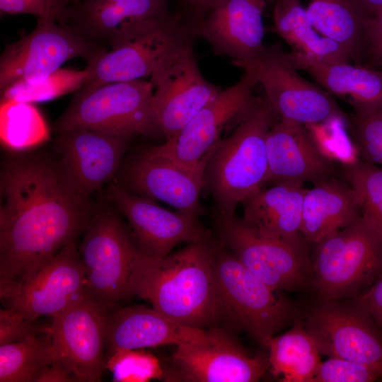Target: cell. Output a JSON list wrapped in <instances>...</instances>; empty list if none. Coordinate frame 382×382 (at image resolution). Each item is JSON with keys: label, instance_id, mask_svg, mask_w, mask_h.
<instances>
[{"label": "cell", "instance_id": "obj_1", "mask_svg": "<svg viewBox=\"0 0 382 382\" xmlns=\"http://www.w3.org/2000/svg\"><path fill=\"white\" fill-rule=\"evenodd\" d=\"M0 294L33 278L83 233L96 209L57 159L15 155L1 173Z\"/></svg>", "mask_w": 382, "mask_h": 382}, {"label": "cell", "instance_id": "obj_2", "mask_svg": "<svg viewBox=\"0 0 382 382\" xmlns=\"http://www.w3.org/2000/svg\"><path fill=\"white\" fill-rule=\"evenodd\" d=\"M209 239L154 259L141 253L132 284V296L148 301L157 311L188 327L217 324L214 255Z\"/></svg>", "mask_w": 382, "mask_h": 382}, {"label": "cell", "instance_id": "obj_3", "mask_svg": "<svg viewBox=\"0 0 382 382\" xmlns=\"http://www.w3.org/2000/svg\"><path fill=\"white\" fill-rule=\"evenodd\" d=\"M277 119L266 97L259 96L232 133L212 149L204 168V187L213 198L218 225L233 219L238 205L264 185L267 137Z\"/></svg>", "mask_w": 382, "mask_h": 382}, {"label": "cell", "instance_id": "obj_4", "mask_svg": "<svg viewBox=\"0 0 382 382\" xmlns=\"http://www.w3.org/2000/svg\"><path fill=\"white\" fill-rule=\"evenodd\" d=\"M213 265L218 325L243 332L262 345L302 316L295 302L256 278L218 242Z\"/></svg>", "mask_w": 382, "mask_h": 382}, {"label": "cell", "instance_id": "obj_5", "mask_svg": "<svg viewBox=\"0 0 382 382\" xmlns=\"http://www.w3.org/2000/svg\"><path fill=\"white\" fill-rule=\"evenodd\" d=\"M312 246L317 299H354L382 274V236L361 216Z\"/></svg>", "mask_w": 382, "mask_h": 382}, {"label": "cell", "instance_id": "obj_6", "mask_svg": "<svg viewBox=\"0 0 382 382\" xmlns=\"http://www.w3.org/2000/svg\"><path fill=\"white\" fill-rule=\"evenodd\" d=\"M195 38L178 14L132 23L110 40V50H104L88 64L91 76L82 88L151 76L171 55L192 45Z\"/></svg>", "mask_w": 382, "mask_h": 382}, {"label": "cell", "instance_id": "obj_7", "mask_svg": "<svg viewBox=\"0 0 382 382\" xmlns=\"http://www.w3.org/2000/svg\"><path fill=\"white\" fill-rule=\"evenodd\" d=\"M154 88L142 79L81 88L55 121L57 133L76 129L131 137L162 134L153 107Z\"/></svg>", "mask_w": 382, "mask_h": 382}, {"label": "cell", "instance_id": "obj_8", "mask_svg": "<svg viewBox=\"0 0 382 382\" xmlns=\"http://www.w3.org/2000/svg\"><path fill=\"white\" fill-rule=\"evenodd\" d=\"M79 248L88 294L110 309L132 297V284L141 253L132 231L109 207L96 209Z\"/></svg>", "mask_w": 382, "mask_h": 382}, {"label": "cell", "instance_id": "obj_9", "mask_svg": "<svg viewBox=\"0 0 382 382\" xmlns=\"http://www.w3.org/2000/svg\"><path fill=\"white\" fill-rule=\"evenodd\" d=\"M231 63L250 73L262 86L278 119L304 126L332 120L346 122L348 115L332 96L301 77L279 44L265 45L256 55Z\"/></svg>", "mask_w": 382, "mask_h": 382}, {"label": "cell", "instance_id": "obj_10", "mask_svg": "<svg viewBox=\"0 0 382 382\" xmlns=\"http://www.w3.org/2000/svg\"><path fill=\"white\" fill-rule=\"evenodd\" d=\"M103 50L78 28L38 18L33 32L8 44L3 51L0 91L19 81L42 79L73 58L83 57L90 64Z\"/></svg>", "mask_w": 382, "mask_h": 382}, {"label": "cell", "instance_id": "obj_11", "mask_svg": "<svg viewBox=\"0 0 382 382\" xmlns=\"http://www.w3.org/2000/svg\"><path fill=\"white\" fill-rule=\"evenodd\" d=\"M320 355L371 365L382 371V331L351 299H317L302 314Z\"/></svg>", "mask_w": 382, "mask_h": 382}, {"label": "cell", "instance_id": "obj_12", "mask_svg": "<svg viewBox=\"0 0 382 382\" xmlns=\"http://www.w3.org/2000/svg\"><path fill=\"white\" fill-rule=\"evenodd\" d=\"M166 381L255 382L269 371L267 354L250 356L224 327L205 329L198 340L176 346Z\"/></svg>", "mask_w": 382, "mask_h": 382}, {"label": "cell", "instance_id": "obj_13", "mask_svg": "<svg viewBox=\"0 0 382 382\" xmlns=\"http://www.w3.org/2000/svg\"><path fill=\"white\" fill-rule=\"evenodd\" d=\"M218 226V243L264 284L281 291L313 290L310 251L262 236L236 216Z\"/></svg>", "mask_w": 382, "mask_h": 382}, {"label": "cell", "instance_id": "obj_14", "mask_svg": "<svg viewBox=\"0 0 382 382\" xmlns=\"http://www.w3.org/2000/svg\"><path fill=\"white\" fill-rule=\"evenodd\" d=\"M257 84L248 72L243 71L233 85L221 90L180 131L172 141L151 147V150L182 168L196 169L221 139L222 132L236 126L255 105Z\"/></svg>", "mask_w": 382, "mask_h": 382}, {"label": "cell", "instance_id": "obj_15", "mask_svg": "<svg viewBox=\"0 0 382 382\" xmlns=\"http://www.w3.org/2000/svg\"><path fill=\"white\" fill-rule=\"evenodd\" d=\"M108 313L87 293L52 316L50 327L52 361L66 367L77 381H100L107 369Z\"/></svg>", "mask_w": 382, "mask_h": 382}, {"label": "cell", "instance_id": "obj_16", "mask_svg": "<svg viewBox=\"0 0 382 382\" xmlns=\"http://www.w3.org/2000/svg\"><path fill=\"white\" fill-rule=\"evenodd\" d=\"M153 107L166 141H172L222 90L201 74L187 45L168 58L151 76Z\"/></svg>", "mask_w": 382, "mask_h": 382}, {"label": "cell", "instance_id": "obj_17", "mask_svg": "<svg viewBox=\"0 0 382 382\" xmlns=\"http://www.w3.org/2000/svg\"><path fill=\"white\" fill-rule=\"evenodd\" d=\"M106 197L127 219L137 246L150 257L163 258L178 244L210 238L198 218L164 209L117 183L108 187Z\"/></svg>", "mask_w": 382, "mask_h": 382}, {"label": "cell", "instance_id": "obj_18", "mask_svg": "<svg viewBox=\"0 0 382 382\" xmlns=\"http://www.w3.org/2000/svg\"><path fill=\"white\" fill-rule=\"evenodd\" d=\"M87 293L83 265L75 241H71L33 278L0 297L8 307L36 320L52 317Z\"/></svg>", "mask_w": 382, "mask_h": 382}, {"label": "cell", "instance_id": "obj_19", "mask_svg": "<svg viewBox=\"0 0 382 382\" xmlns=\"http://www.w3.org/2000/svg\"><path fill=\"white\" fill-rule=\"evenodd\" d=\"M211 151L196 169L189 170L147 149L125 166L123 179L127 186H123L198 218L202 212L199 195L204 187V168Z\"/></svg>", "mask_w": 382, "mask_h": 382}, {"label": "cell", "instance_id": "obj_20", "mask_svg": "<svg viewBox=\"0 0 382 382\" xmlns=\"http://www.w3.org/2000/svg\"><path fill=\"white\" fill-rule=\"evenodd\" d=\"M129 137L76 129L57 133L54 150L75 189L91 198L118 170Z\"/></svg>", "mask_w": 382, "mask_h": 382}, {"label": "cell", "instance_id": "obj_21", "mask_svg": "<svg viewBox=\"0 0 382 382\" xmlns=\"http://www.w3.org/2000/svg\"><path fill=\"white\" fill-rule=\"evenodd\" d=\"M267 173L265 184L313 185L338 175L334 161L317 146L306 126L277 119L266 140Z\"/></svg>", "mask_w": 382, "mask_h": 382}, {"label": "cell", "instance_id": "obj_22", "mask_svg": "<svg viewBox=\"0 0 382 382\" xmlns=\"http://www.w3.org/2000/svg\"><path fill=\"white\" fill-rule=\"evenodd\" d=\"M265 0H224L195 29L218 54L232 60L249 59L264 47Z\"/></svg>", "mask_w": 382, "mask_h": 382}, {"label": "cell", "instance_id": "obj_23", "mask_svg": "<svg viewBox=\"0 0 382 382\" xmlns=\"http://www.w3.org/2000/svg\"><path fill=\"white\" fill-rule=\"evenodd\" d=\"M204 330L184 325L153 307H124L108 314L105 347L109 354L123 349L178 346L198 340Z\"/></svg>", "mask_w": 382, "mask_h": 382}, {"label": "cell", "instance_id": "obj_24", "mask_svg": "<svg viewBox=\"0 0 382 382\" xmlns=\"http://www.w3.org/2000/svg\"><path fill=\"white\" fill-rule=\"evenodd\" d=\"M288 57L296 70L308 73L330 95L342 98L353 109V115L365 116L382 110V69L328 62L289 52Z\"/></svg>", "mask_w": 382, "mask_h": 382}, {"label": "cell", "instance_id": "obj_25", "mask_svg": "<svg viewBox=\"0 0 382 382\" xmlns=\"http://www.w3.org/2000/svg\"><path fill=\"white\" fill-rule=\"evenodd\" d=\"M303 185L274 183L259 187L241 202L243 220L260 234L309 251L301 232Z\"/></svg>", "mask_w": 382, "mask_h": 382}, {"label": "cell", "instance_id": "obj_26", "mask_svg": "<svg viewBox=\"0 0 382 382\" xmlns=\"http://www.w3.org/2000/svg\"><path fill=\"white\" fill-rule=\"evenodd\" d=\"M361 216L356 195L340 174L307 189L302 205L301 232L312 245Z\"/></svg>", "mask_w": 382, "mask_h": 382}, {"label": "cell", "instance_id": "obj_27", "mask_svg": "<svg viewBox=\"0 0 382 382\" xmlns=\"http://www.w3.org/2000/svg\"><path fill=\"white\" fill-rule=\"evenodd\" d=\"M314 28L364 65L366 32L372 16L359 0H300Z\"/></svg>", "mask_w": 382, "mask_h": 382}, {"label": "cell", "instance_id": "obj_28", "mask_svg": "<svg viewBox=\"0 0 382 382\" xmlns=\"http://www.w3.org/2000/svg\"><path fill=\"white\" fill-rule=\"evenodd\" d=\"M169 13L167 0H84L71 8L78 29L112 40L136 21Z\"/></svg>", "mask_w": 382, "mask_h": 382}, {"label": "cell", "instance_id": "obj_29", "mask_svg": "<svg viewBox=\"0 0 382 382\" xmlns=\"http://www.w3.org/2000/svg\"><path fill=\"white\" fill-rule=\"evenodd\" d=\"M272 16L274 31L292 52L328 62H352L340 45L314 28L300 0H276Z\"/></svg>", "mask_w": 382, "mask_h": 382}, {"label": "cell", "instance_id": "obj_30", "mask_svg": "<svg viewBox=\"0 0 382 382\" xmlns=\"http://www.w3.org/2000/svg\"><path fill=\"white\" fill-rule=\"evenodd\" d=\"M262 345L267 350L269 371L282 382H311L321 361L302 316L290 330L269 338Z\"/></svg>", "mask_w": 382, "mask_h": 382}, {"label": "cell", "instance_id": "obj_31", "mask_svg": "<svg viewBox=\"0 0 382 382\" xmlns=\"http://www.w3.org/2000/svg\"><path fill=\"white\" fill-rule=\"evenodd\" d=\"M52 361L50 328L21 341L0 345V382H38Z\"/></svg>", "mask_w": 382, "mask_h": 382}, {"label": "cell", "instance_id": "obj_32", "mask_svg": "<svg viewBox=\"0 0 382 382\" xmlns=\"http://www.w3.org/2000/svg\"><path fill=\"white\" fill-rule=\"evenodd\" d=\"M0 138L8 150L22 152L50 139V130L40 110L32 103L1 100Z\"/></svg>", "mask_w": 382, "mask_h": 382}, {"label": "cell", "instance_id": "obj_33", "mask_svg": "<svg viewBox=\"0 0 382 382\" xmlns=\"http://www.w3.org/2000/svg\"><path fill=\"white\" fill-rule=\"evenodd\" d=\"M91 66L82 70L60 68L50 75L35 81H22L1 92V100L38 103L51 100L79 91L89 80Z\"/></svg>", "mask_w": 382, "mask_h": 382}, {"label": "cell", "instance_id": "obj_34", "mask_svg": "<svg viewBox=\"0 0 382 382\" xmlns=\"http://www.w3.org/2000/svg\"><path fill=\"white\" fill-rule=\"evenodd\" d=\"M340 172L356 195L361 217L382 236V167L356 159Z\"/></svg>", "mask_w": 382, "mask_h": 382}, {"label": "cell", "instance_id": "obj_35", "mask_svg": "<svg viewBox=\"0 0 382 382\" xmlns=\"http://www.w3.org/2000/svg\"><path fill=\"white\" fill-rule=\"evenodd\" d=\"M106 369L116 382L163 381L165 371L161 362L144 349H118L107 356Z\"/></svg>", "mask_w": 382, "mask_h": 382}, {"label": "cell", "instance_id": "obj_36", "mask_svg": "<svg viewBox=\"0 0 382 382\" xmlns=\"http://www.w3.org/2000/svg\"><path fill=\"white\" fill-rule=\"evenodd\" d=\"M345 123L361 159L382 167V110L365 116L348 115Z\"/></svg>", "mask_w": 382, "mask_h": 382}, {"label": "cell", "instance_id": "obj_37", "mask_svg": "<svg viewBox=\"0 0 382 382\" xmlns=\"http://www.w3.org/2000/svg\"><path fill=\"white\" fill-rule=\"evenodd\" d=\"M382 371L371 365L338 357L320 361L311 382H372Z\"/></svg>", "mask_w": 382, "mask_h": 382}, {"label": "cell", "instance_id": "obj_38", "mask_svg": "<svg viewBox=\"0 0 382 382\" xmlns=\"http://www.w3.org/2000/svg\"><path fill=\"white\" fill-rule=\"evenodd\" d=\"M68 0H0L1 16L31 14L38 18H50L62 25L71 18Z\"/></svg>", "mask_w": 382, "mask_h": 382}, {"label": "cell", "instance_id": "obj_39", "mask_svg": "<svg viewBox=\"0 0 382 382\" xmlns=\"http://www.w3.org/2000/svg\"><path fill=\"white\" fill-rule=\"evenodd\" d=\"M46 328L13 308L7 306L0 311V345L21 341Z\"/></svg>", "mask_w": 382, "mask_h": 382}, {"label": "cell", "instance_id": "obj_40", "mask_svg": "<svg viewBox=\"0 0 382 382\" xmlns=\"http://www.w3.org/2000/svg\"><path fill=\"white\" fill-rule=\"evenodd\" d=\"M366 66L382 67V11L371 19L366 32Z\"/></svg>", "mask_w": 382, "mask_h": 382}, {"label": "cell", "instance_id": "obj_41", "mask_svg": "<svg viewBox=\"0 0 382 382\" xmlns=\"http://www.w3.org/2000/svg\"><path fill=\"white\" fill-rule=\"evenodd\" d=\"M351 300L366 310L382 331V274L366 291Z\"/></svg>", "mask_w": 382, "mask_h": 382}, {"label": "cell", "instance_id": "obj_42", "mask_svg": "<svg viewBox=\"0 0 382 382\" xmlns=\"http://www.w3.org/2000/svg\"><path fill=\"white\" fill-rule=\"evenodd\" d=\"M224 0H180L183 13L178 14L195 35V29L209 12Z\"/></svg>", "mask_w": 382, "mask_h": 382}, {"label": "cell", "instance_id": "obj_43", "mask_svg": "<svg viewBox=\"0 0 382 382\" xmlns=\"http://www.w3.org/2000/svg\"><path fill=\"white\" fill-rule=\"evenodd\" d=\"M76 377L61 364L52 361L42 373L38 382H72Z\"/></svg>", "mask_w": 382, "mask_h": 382}, {"label": "cell", "instance_id": "obj_44", "mask_svg": "<svg viewBox=\"0 0 382 382\" xmlns=\"http://www.w3.org/2000/svg\"><path fill=\"white\" fill-rule=\"evenodd\" d=\"M368 12L375 16L382 11V0H359Z\"/></svg>", "mask_w": 382, "mask_h": 382}, {"label": "cell", "instance_id": "obj_45", "mask_svg": "<svg viewBox=\"0 0 382 382\" xmlns=\"http://www.w3.org/2000/svg\"><path fill=\"white\" fill-rule=\"evenodd\" d=\"M68 1H72V2H74L75 4H77L79 3V0H68Z\"/></svg>", "mask_w": 382, "mask_h": 382}, {"label": "cell", "instance_id": "obj_46", "mask_svg": "<svg viewBox=\"0 0 382 382\" xmlns=\"http://www.w3.org/2000/svg\"><path fill=\"white\" fill-rule=\"evenodd\" d=\"M381 69H382V67L381 68Z\"/></svg>", "mask_w": 382, "mask_h": 382}]
</instances>
